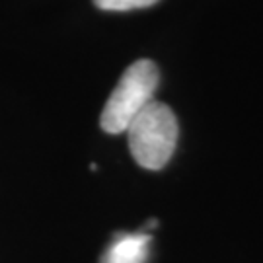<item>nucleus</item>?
<instances>
[{"mask_svg":"<svg viewBox=\"0 0 263 263\" xmlns=\"http://www.w3.org/2000/svg\"><path fill=\"white\" fill-rule=\"evenodd\" d=\"M133 158L146 170H160L170 162L178 144V119L166 104L152 100L127 127Z\"/></svg>","mask_w":263,"mask_h":263,"instance_id":"f257e3e1","label":"nucleus"},{"mask_svg":"<svg viewBox=\"0 0 263 263\" xmlns=\"http://www.w3.org/2000/svg\"><path fill=\"white\" fill-rule=\"evenodd\" d=\"M160 80L158 66L148 59L133 63L117 86L113 88L109 100L100 115V125L109 135L125 133L131 121L152 102Z\"/></svg>","mask_w":263,"mask_h":263,"instance_id":"f03ea898","label":"nucleus"},{"mask_svg":"<svg viewBox=\"0 0 263 263\" xmlns=\"http://www.w3.org/2000/svg\"><path fill=\"white\" fill-rule=\"evenodd\" d=\"M152 236L146 232H121L105 250L100 263H146Z\"/></svg>","mask_w":263,"mask_h":263,"instance_id":"7ed1b4c3","label":"nucleus"},{"mask_svg":"<svg viewBox=\"0 0 263 263\" xmlns=\"http://www.w3.org/2000/svg\"><path fill=\"white\" fill-rule=\"evenodd\" d=\"M158 0H94V4L100 10L107 12H127L135 8H146L156 4Z\"/></svg>","mask_w":263,"mask_h":263,"instance_id":"20e7f679","label":"nucleus"}]
</instances>
